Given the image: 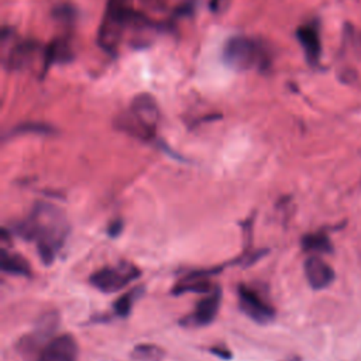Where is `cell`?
Wrapping results in <instances>:
<instances>
[{
  "instance_id": "cell-4",
  "label": "cell",
  "mask_w": 361,
  "mask_h": 361,
  "mask_svg": "<svg viewBox=\"0 0 361 361\" xmlns=\"http://www.w3.org/2000/svg\"><path fill=\"white\" fill-rule=\"evenodd\" d=\"M223 58L230 68L237 71L251 69L252 66L264 69L271 63V58L265 47L245 35H235L227 39L223 49Z\"/></svg>"
},
{
  "instance_id": "cell-19",
  "label": "cell",
  "mask_w": 361,
  "mask_h": 361,
  "mask_svg": "<svg viewBox=\"0 0 361 361\" xmlns=\"http://www.w3.org/2000/svg\"><path fill=\"white\" fill-rule=\"evenodd\" d=\"M121 230H123V221H121V220H114V221L109 226L107 233H109L110 237H117V235L121 233Z\"/></svg>"
},
{
  "instance_id": "cell-18",
  "label": "cell",
  "mask_w": 361,
  "mask_h": 361,
  "mask_svg": "<svg viewBox=\"0 0 361 361\" xmlns=\"http://www.w3.org/2000/svg\"><path fill=\"white\" fill-rule=\"evenodd\" d=\"M39 133V134H49V133H54L55 130L47 124H42V123H25V124H21L18 127H16L13 130V134H23V133Z\"/></svg>"
},
{
  "instance_id": "cell-3",
  "label": "cell",
  "mask_w": 361,
  "mask_h": 361,
  "mask_svg": "<svg viewBox=\"0 0 361 361\" xmlns=\"http://www.w3.org/2000/svg\"><path fill=\"white\" fill-rule=\"evenodd\" d=\"M158 120L159 111L155 99L141 93L134 97L128 111L117 120V126L133 137L149 140L155 135Z\"/></svg>"
},
{
  "instance_id": "cell-14",
  "label": "cell",
  "mask_w": 361,
  "mask_h": 361,
  "mask_svg": "<svg viewBox=\"0 0 361 361\" xmlns=\"http://www.w3.org/2000/svg\"><path fill=\"white\" fill-rule=\"evenodd\" d=\"M0 268L6 274L11 275H20V276H30L31 275V268L28 261L16 254V252H8L6 250H1L0 252Z\"/></svg>"
},
{
  "instance_id": "cell-6",
  "label": "cell",
  "mask_w": 361,
  "mask_h": 361,
  "mask_svg": "<svg viewBox=\"0 0 361 361\" xmlns=\"http://www.w3.org/2000/svg\"><path fill=\"white\" fill-rule=\"evenodd\" d=\"M237 293L240 310L252 322L265 324L274 320L275 309L268 302H265L261 295L251 286L241 283L237 288Z\"/></svg>"
},
{
  "instance_id": "cell-15",
  "label": "cell",
  "mask_w": 361,
  "mask_h": 361,
  "mask_svg": "<svg viewBox=\"0 0 361 361\" xmlns=\"http://www.w3.org/2000/svg\"><path fill=\"white\" fill-rule=\"evenodd\" d=\"M302 248L307 252H317L324 254L331 251V243L324 233H310L303 235L302 238Z\"/></svg>"
},
{
  "instance_id": "cell-20",
  "label": "cell",
  "mask_w": 361,
  "mask_h": 361,
  "mask_svg": "<svg viewBox=\"0 0 361 361\" xmlns=\"http://www.w3.org/2000/svg\"><path fill=\"white\" fill-rule=\"evenodd\" d=\"M141 1L151 8H162L166 4V0H141Z\"/></svg>"
},
{
  "instance_id": "cell-21",
  "label": "cell",
  "mask_w": 361,
  "mask_h": 361,
  "mask_svg": "<svg viewBox=\"0 0 361 361\" xmlns=\"http://www.w3.org/2000/svg\"><path fill=\"white\" fill-rule=\"evenodd\" d=\"M210 351L214 354V355H217V357H221V358H231V353L228 351V350H226V348H219V347H214V348H210Z\"/></svg>"
},
{
  "instance_id": "cell-22",
  "label": "cell",
  "mask_w": 361,
  "mask_h": 361,
  "mask_svg": "<svg viewBox=\"0 0 361 361\" xmlns=\"http://www.w3.org/2000/svg\"><path fill=\"white\" fill-rule=\"evenodd\" d=\"M223 1L224 0H210V7H212V10H219L220 8V6L223 4Z\"/></svg>"
},
{
  "instance_id": "cell-8",
  "label": "cell",
  "mask_w": 361,
  "mask_h": 361,
  "mask_svg": "<svg viewBox=\"0 0 361 361\" xmlns=\"http://www.w3.org/2000/svg\"><path fill=\"white\" fill-rule=\"evenodd\" d=\"M79 347L73 336L61 334L51 338L38 353L37 361H78Z\"/></svg>"
},
{
  "instance_id": "cell-2",
  "label": "cell",
  "mask_w": 361,
  "mask_h": 361,
  "mask_svg": "<svg viewBox=\"0 0 361 361\" xmlns=\"http://www.w3.org/2000/svg\"><path fill=\"white\" fill-rule=\"evenodd\" d=\"M135 14L137 11L131 7V0H109L97 32L100 48L109 54H116L123 32L127 27L133 25Z\"/></svg>"
},
{
  "instance_id": "cell-5",
  "label": "cell",
  "mask_w": 361,
  "mask_h": 361,
  "mask_svg": "<svg viewBox=\"0 0 361 361\" xmlns=\"http://www.w3.org/2000/svg\"><path fill=\"white\" fill-rule=\"evenodd\" d=\"M141 271L131 262H120L111 267H103L93 272L89 278L90 283L103 293H113L140 276Z\"/></svg>"
},
{
  "instance_id": "cell-16",
  "label": "cell",
  "mask_w": 361,
  "mask_h": 361,
  "mask_svg": "<svg viewBox=\"0 0 361 361\" xmlns=\"http://www.w3.org/2000/svg\"><path fill=\"white\" fill-rule=\"evenodd\" d=\"M144 293V289L142 286H137L128 292H126L123 296H120L114 305H113V309H114V314L118 316V317H127L134 306V303L137 302V299Z\"/></svg>"
},
{
  "instance_id": "cell-9",
  "label": "cell",
  "mask_w": 361,
  "mask_h": 361,
  "mask_svg": "<svg viewBox=\"0 0 361 361\" xmlns=\"http://www.w3.org/2000/svg\"><path fill=\"white\" fill-rule=\"evenodd\" d=\"M56 327H58V314L55 312L42 314V317L37 320L35 329L28 336L21 338L18 344L21 347V353L24 354L34 353V350H38L41 343L45 345L51 340V336Z\"/></svg>"
},
{
  "instance_id": "cell-13",
  "label": "cell",
  "mask_w": 361,
  "mask_h": 361,
  "mask_svg": "<svg viewBox=\"0 0 361 361\" xmlns=\"http://www.w3.org/2000/svg\"><path fill=\"white\" fill-rule=\"evenodd\" d=\"M73 58V51L71 41L65 37L55 38L51 41L44 49V63H42V75L48 71V68L54 63H65Z\"/></svg>"
},
{
  "instance_id": "cell-12",
  "label": "cell",
  "mask_w": 361,
  "mask_h": 361,
  "mask_svg": "<svg viewBox=\"0 0 361 361\" xmlns=\"http://www.w3.org/2000/svg\"><path fill=\"white\" fill-rule=\"evenodd\" d=\"M39 45L35 41H13L4 56V66L7 69H23L38 54Z\"/></svg>"
},
{
  "instance_id": "cell-1",
  "label": "cell",
  "mask_w": 361,
  "mask_h": 361,
  "mask_svg": "<svg viewBox=\"0 0 361 361\" xmlns=\"http://www.w3.org/2000/svg\"><path fill=\"white\" fill-rule=\"evenodd\" d=\"M16 233L24 240L34 241L44 264L54 262L69 234L65 213L49 203H38L31 214L16 226Z\"/></svg>"
},
{
  "instance_id": "cell-17",
  "label": "cell",
  "mask_w": 361,
  "mask_h": 361,
  "mask_svg": "<svg viewBox=\"0 0 361 361\" xmlns=\"http://www.w3.org/2000/svg\"><path fill=\"white\" fill-rule=\"evenodd\" d=\"M165 351L155 344H138L131 351V358L135 361H161Z\"/></svg>"
},
{
  "instance_id": "cell-10",
  "label": "cell",
  "mask_w": 361,
  "mask_h": 361,
  "mask_svg": "<svg viewBox=\"0 0 361 361\" xmlns=\"http://www.w3.org/2000/svg\"><path fill=\"white\" fill-rule=\"evenodd\" d=\"M305 276L312 289H324L334 279L333 268L317 255H310L303 265Z\"/></svg>"
},
{
  "instance_id": "cell-23",
  "label": "cell",
  "mask_w": 361,
  "mask_h": 361,
  "mask_svg": "<svg viewBox=\"0 0 361 361\" xmlns=\"http://www.w3.org/2000/svg\"><path fill=\"white\" fill-rule=\"evenodd\" d=\"M286 361H302L299 357H292V358H289V360H286Z\"/></svg>"
},
{
  "instance_id": "cell-11",
  "label": "cell",
  "mask_w": 361,
  "mask_h": 361,
  "mask_svg": "<svg viewBox=\"0 0 361 361\" xmlns=\"http://www.w3.org/2000/svg\"><path fill=\"white\" fill-rule=\"evenodd\" d=\"M296 38L302 45L305 56L310 65H317L322 55L320 31L316 23H306L296 30Z\"/></svg>"
},
{
  "instance_id": "cell-7",
  "label": "cell",
  "mask_w": 361,
  "mask_h": 361,
  "mask_svg": "<svg viewBox=\"0 0 361 361\" xmlns=\"http://www.w3.org/2000/svg\"><path fill=\"white\" fill-rule=\"evenodd\" d=\"M221 303V290L216 286L207 296H204L190 312L188 316L179 320V323L185 327H204L214 322Z\"/></svg>"
}]
</instances>
